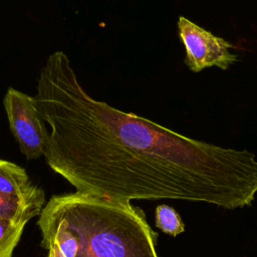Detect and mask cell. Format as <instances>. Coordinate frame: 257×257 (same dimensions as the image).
<instances>
[{
    "label": "cell",
    "instance_id": "cell-1",
    "mask_svg": "<svg viewBox=\"0 0 257 257\" xmlns=\"http://www.w3.org/2000/svg\"><path fill=\"white\" fill-rule=\"evenodd\" d=\"M34 98L45 123L46 163L78 192L225 209L238 208L246 196L252 174L247 150L193 140L92 98L62 51L47 58Z\"/></svg>",
    "mask_w": 257,
    "mask_h": 257
},
{
    "label": "cell",
    "instance_id": "cell-2",
    "mask_svg": "<svg viewBox=\"0 0 257 257\" xmlns=\"http://www.w3.org/2000/svg\"><path fill=\"white\" fill-rule=\"evenodd\" d=\"M37 226L47 257H159L158 234L131 201L78 191L55 195Z\"/></svg>",
    "mask_w": 257,
    "mask_h": 257
},
{
    "label": "cell",
    "instance_id": "cell-3",
    "mask_svg": "<svg viewBox=\"0 0 257 257\" xmlns=\"http://www.w3.org/2000/svg\"><path fill=\"white\" fill-rule=\"evenodd\" d=\"M9 127L27 160L38 159L45 152V123L34 96L9 87L3 98Z\"/></svg>",
    "mask_w": 257,
    "mask_h": 257
},
{
    "label": "cell",
    "instance_id": "cell-4",
    "mask_svg": "<svg viewBox=\"0 0 257 257\" xmlns=\"http://www.w3.org/2000/svg\"><path fill=\"white\" fill-rule=\"evenodd\" d=\"M180 38L186 49L185 63L193 72L217 66L227 69L237 61V55L230 52L233 47L227 40L215 36L184 16L178 21Z\"/></svg>",
    "mask_w": 257,
    "mask_h": 257
},
{
    "label": "cell",
    "instance_id": "cell-5",
    "mask_svg": "<svg viewBox=\"0 0 257 257\" xmlns=\"http://www.w3.org/2000/svg\"><path fill=\"white\" fill-rule=\"evenodd\" d=\"M0 193L24 199L45 200L44 191L30 181L26 171L6 160H0Z\"/></svg>",
    "mask_w": 257,
    "mask_h": 257
},
{
    "label": "cell",
    "instance_id": "cell-6",
    "mask_svg": "<svg viewBox=\"0 0 257 257\" xmlns=\"http://www.w3.org/2000/svg\"><path fill=\"white\" fill-rule=\"evenodd\" d=\"M45 200L24 199L0 193V216L15 222L28 223L39 215Z\"/></svg>",
    "mask_w": 257,
    "mask_h": 257
},
{
    "label": "cell",
    "instance_id": "cell-7",
    "mask_svg": "<svg viewBox=\"0 0 257 257\" xmlns=\"http://www.w3.org/2000/svg\"><path fill=\"white\" fill-rule=\"evenodd\" d=\"M27 223L15 222L0 216V257H12Z\"/></svg>",
    "mask_w": 257,
    "mask_h": 257
},
{
    "label": "cell",
    "instance_id": "cell-8",
    "mask_svg": "<svg viewBox=\"0 0 257 257\" xmlns=\"http://www.w3.org/2000/svg\"><path fill=\"white\" fill-rule=\"evenodd\" d=\"M156 226L164 233L176 237L185 231V225L179 213L168 205H160L155 212Z\"/></svg>",
    "mask_w": 257,
    "mask_h": 257
}]
</instances>
